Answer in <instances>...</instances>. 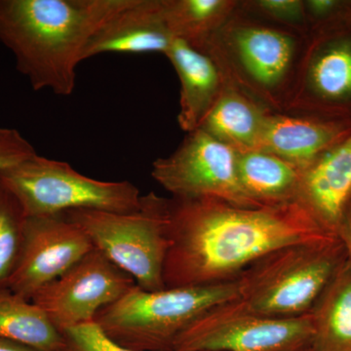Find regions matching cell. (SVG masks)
I'll return each instance as SVG.
<instances>
[{
    "label": "cell",
    "instance_id": "obj_1",
    "mask_svg": "<svg viewBox=\"0 0 351 351\" xmlns=\"http://www.w3.org/2000/svg\"><path fill=\"white\" fill-rule=\"evenodd\" d=\"M166 288L237 280L263 256L289 245L338 237L297 200L248 207L218 198H167Z\"/></svg>",
    "mask_w": 351,
    "mask_h": 351
},
{
    "label": "cell",
    "instance_id": "obj_2",
    "mask_svg": "<svg viewBox=\"0 0 351 351\" xmlns=\"http://www.w3.org/2000/svg\"><path fill=\"white\" fill-rule=\"evenodd\" d=\"M131 0H0V43L34 91H75L88 43Z\"/></svg>",
    "mask_w": 351,
    "mask_h": 351
},
{
    "label": "cell",
    "instance_id": "obj_3",
    "mask_svg": "<svg viewBox=\"0 0 351 351\" xmlns=\"http://www.w3.org/2000/svg\"><path fill=\"white\" fill-rule=\"evenodd\" d=\"M300 34L242 17L237 10L201 51L213 57L226 77L247 94L282 112L304 49Z\"/></svg>",
    "mask_w": 351,
    "mask_h": 351
},
{
    "label": "cell",
    "instance_id": "obj_4",
    "mask_svg": "<svg viewBox=\"0 0 351 351\" xmlns=\"http://www.w3.org/2000/svg\"><path fill=\"white\" fill-rule=\"evenodd\" d=\"M239 298L237 280L149 292L135 285L97 314L114 343L136 351H173L178 337L203 313Z\"/></svg>",
    "mask_w": 351,
    "mask_h": 351
},
{
    "label": "cell",
    "instance_id": "obj_5",
    "mask_svg": "<svg viewBox=\"0 0 351 351\" xmlns=\"http://www.w3.org/2000/svg\"><path fill=\"white\" fill-rule=\"evenodd\" d=\"M346 260V248L339 237L277 249L240 274L237 300L262 315H304L311 313Z\"/></svg>",
    "mask_w": 351,
    "mask_h": 351
},
{
    "label": "cell",
    "instance_id": "obj_6",
    "mask_svg": "<svg viewBox=\"0 0 351 351\" xmlns=\"http://www.w3.org/2000/svg\"><path fill=\"white\" fill-rule=\"evenodd\" d=\"M64 218L80 226L95 249L149 292L166 289L164 267L169 249L167 198L142 195L130 213L73 210Z\"/></svg>",
    "mask_w": 351,
    "mask_h": 351
},
{
    "label": "cell",
    "instance_id": "obj_7",
    "mask_svg": "<svg viewBox=\"0 0 351 351\" xmlns=\"http://www.w3.org/2000/svg\"><path fill=\"white\" fill-rule=\"evenodd\" d=\"M0 181L15 196L27 218L83 209L130 213L142 199L130 182L99 181L80 174L69 163L38 154L0 171Z\"/></svg>",
    "mask_w": 351,
    "mask_h": 351
},
{
    "label": "cell",
    "instance_id": "obj_8",
    "mask_svg": "<svg viewBox=\"0 0 351 351\" xmlns=\"http://www.w3.org/2000/svg\"><path fill=\"white\" fill-rule=\"evenodd\" d=\"M311 313L271 317L239 301L209 309L178 337L173 351H304L313 348Z\"/></svg>",
    "mask_w": 351,
    "mask_h": 351
},
{
    "label": "cell",
    "instance_id": "obj_9",
    "mask_svg": "<svg viewBox=\"0 0 351 351\" xmlns=\"http://www.w3.org/2000/svg\"><path fill=\"white\" fill-rule=\"evenodd\" d=\"M237 157L239 152L232 147L198 128L186 134L169 156L154 161L152 177L174 198H218L261 207L241 188Z\"/></svg>",
    "mask_w": 351,
    "mask_h": 351
},
{
    "label": "cell",
    "instance_id": "obj_10",
    "mask_svg": "<svg viewBox=\"0 0 351 351\" xmlns=\"http://www.w3.org/2000/svg\"><path fill=\"white\" fill-rule=\"evenodd\" d=\"M307 34L286 112H351V22Z\"/></svg>",
    "mask_w": 351,
    "mask_h": 351
},
{
    "label": "cell",
    "instance_id": "obj_11",
    "mask_svg": "<svg viewBox=\"0 0 351 351\" xmlns=\"http://www.w3.org/2000/svg\"><path fill=\"white\" fill-rule=\"evenodd\" d=\"M135 285L129 274L94 248L63 276L41 289L32 302L61 334L69 328L93 322L99 311Z\"/></svg>",
    "mask_w": 351,
    "mask_h": 351
},
{
    "label": "cell",
    "instance_id": "obj_12",
    "mask_svg": "<svg viewBox=\"0 0 351 351\" xmlns=\"http://www.w3.org/2000/svg\"><path fill=\"white\" fill-rule=\"evenodd\" d=\"M93 249L82 228L63 215L27 218L19 256L6 287L32 301Z\"/></svg>",
    "mask_w": 351,
    "mask_h": 351
},
{
    "label": "cell",
    "instance_id": "obj_13",
    "mask_svg": "<svg viewBox=\"0 0 351 351\" xmlns=\"http://www.w3.org/2000/svg\"><path fill=\"white\" fill-rule=\"evenodd\" d=\"M351 135V112H276L265 119L260 149L306 168Z\"/></svg>",
    "mask_w": 351,
    "mask_h": 351
},
{
    "label": "cell",
    "instance_id": "obj_14",
    "mask_svg": "<svg viewBox=\"0 0 351 351\" xmlns=\"http://www.w3.org/2000/svg\"><path fill=\"white\" fill-rule=\"evenodd\" d=\"M295 200L323 230L338 237L351 200V135L302 170Z\"/></svg>",
    "mask_w": 351,
    "mask_h": 351
},
{
    "label": "cell",
    "instance_id": "obj_15",
    "mask_svg": "<svg viewBox=\"0 0 351 351\" xmlns=\"http://www.w3.org/2000/svg\"><path fill=\"white\" fill-rule=\"evenodd\" d=\"M173 39L164 19L162 0H131L92 36L83 61L105 53L165 55Z\"/></svg>",
    "mask_w": 351,
    "mask_h": 351
},
{
    "label": "cell",
    "instance_id": "obj_16",
    "mask_svg": "<svg viewBox=\"0 0 351 351\" xmlns=\"http://www.w3.org/2000/svg\"><path fill=\"white\" fill-rule=\"evenodd\" d=\"M165 56L181 83L178 122L182 130L189 133L199 128L218 100L226 75L213 57L182 39H173Z\"/></svg>",
    "mask_w": 351,
    "mask_h": 351
},
{
    "label": "cell",
    "instance_id": "obj_17",
    "mask_svg": "<svg viewBox=\"0 0 351 351\" xmlns=\"http://www.w3.org/2000/svg\"><path fill=\"white\" fill-rule=\"evenodd\" d=\"M270 110L226 77L218 100L199 128L239 154L257 151Z\"/></svg>",
    "mask_w": 351,
    "mask_h": 351
},
{
    "label": "cell",
    "instance_id": "obj_18",
    "mask_svg": "<svg viewBox=\"0 0 351 351\" xmlns=\"http://www.w3.org/2000/svg\"><path fill=\"white\" fill-rule=\"evenodd\" d=\"M237 173L244 193L258 206L297 199L302 170L280 157L262 149L239 152Z\"/></svg>",
    "mask_w": 351,
    "mask_h": 351
},
{
    "label": "cell",
    "instance_id": "obj_19",
    "mask_svg": "<svg viewBox=\"0 0 351 351\" xmlns=\"http://www.w3.org/2000/svg\"><path fill=\"white\" fill-rule=\"evenodd\" d=\"M314 351H351V263L341 265L311 311Z\"/></svg>",
    "mask_w": 351,
    "mask_h": 351
},
{
    "label": "cell",
    "instance_id": "obj_20",
    "mask_svg": "<svg viewBox=\"0 0 351 351\" xmlns=\"http://www.w3.org/2000/svg\"><path fill=\"white\" fill-rule=\"evenodd\" d=\"M233 0H162L164 19L173 38L202 50L239 10Z\"/></svg>",
    "mask_w": 351,
    "mask_h": 351
},
{
    "label": "cell",
    "instance_id": "obj_21",
    "mask_svg": "<svg viewBox=\"0 0 351 351\" xmlns=\"http://www.w3.org/2000/svg\"><path fill=\"white\" fill-rule=\"evenodd\" d=\"M0 336L36 351H61L62 335L32 301L0 287Z\"/></svg>",
    "mask_w": 351,
    "mask_h": 351
},
{
    "label": "cell",
    "instance_id": "obj_22",
    "mask_svg": "<svg viewBox=\"0 0 351 351\" xmlns=\"http://www.w3.org/2000/svg\"><path fill=\"white\" fill-rule=\"evenodd\" d=\"M25 219L20 203L0 181V287H6L17 262Z\"/></svg>",
    "mask_w": 351,
    "mask_h": 351
},
{
    "label": "cell",
    "instance_id": "obj_23",
    "mask_svg": "<svg viewBox=\"0 0 351 351\" xmlns=\"http://www.w3.org/2000/svg\"><path fill=\"white\" fill-rule=\"evenodd\" d=\"M239 10L307 36L304 1L302 0H251L240 1Z\"/></svg>",
    "mask_w": 351,
    "mask_h": 351
},
{
    "label": "cell",
    "instance_id": "obj_24",
    "mask_svg": "<svg viewBox=\"0 0 351 351\" xmlns=\"http://www.w3.org/2000/svg\"><path fill=\"white\" fill-rule=\"evenodd\" d=\"M61 351H136L114 343L94 322L69 328L61 332Z\"/></svg>",
    "mask_w": 351,
    "mask_h": 351
},
{
    "label": "cell",
    "instance_id": "obj_25",
    "mask_svg": "<svg viewBox=\"0 0 351 351\" xmlns=\"http://www.w3.org/2000/svg\"><path fill=\"white\" fill-rule=\"evenodd\" d=\"M36 154L31 143L19 131L0 127V171L18 165Z\"/></svg>",
    "mask_w": 351,
    "mask_h": 351
},
{
    "label": "cell",
    "instance_id": "obj_26",
    "mask_svg": "<svg viewBox=\"0 0 351 351\" xmlns=\"http://www.w3.org/2000/svg\"><path fill=\"white\" fill-rule=\"evenodd\" d=\"M351 1L306 0L304 1L308 32L339 21L348 19Z\"/></svg>",
    "mask_w": 351,
    "mask_h": 351
},
{
    "label": "cell",
    "instance_id": "obj_27",
    "mask_svg": "<svg viewBox=\"0 0 351 351\" xmlns=\"http://www.w3.org/2000/svg\"><path fill=\"white\" fill-rule=\"evenodd\" d=\"M338 237L345 246L348 261L351 263V200L339 223Z\"/></svg>",
    "mask_w": 351,
    "mask_h": 351
},
{
    "label": "cell",
    "instance_id": "obj_28",
    "mask_svg": "<svg viewBox=\"0 0 351 351\" xmlns=\"http://www.w3.org/2000/svg\"><path fill=\"white\" fill-rule=\"evenodd\" d=\"M0 351H36L0 336Z\"/></svg>",
    "mask_w": 351,
    "mask_h": 351
},
{
    "label": "cell",
    "instance_id": "obj_29",
    "mask_svg": "<svg viewBox=\"0 0 351 351\" xmlns=\"http://www.w3.org/2000/svg\"><path fill=\"white\" fill-rule=\"evenodd\" d=\"M348 19L350 20L351 22V7H350V13H348Z\"/></svg>",
    "mask_w": 351,
    "mask_h": 351
},
{
    "label": "cell",
    "instance_id": "obj_30",
    "mask_svg": "<svg viewBox=\"0 0 351 351\" xmlns=\"http://www.w3.org/2000/svg\"><path fill=\"white\" fill-rule=\"evenodd\" d=\"M304 351H314L313 348H308V350H304Z\"/></svg>",
    "mask_w": 351,
    "mask_h": 351
}]
</instances>
